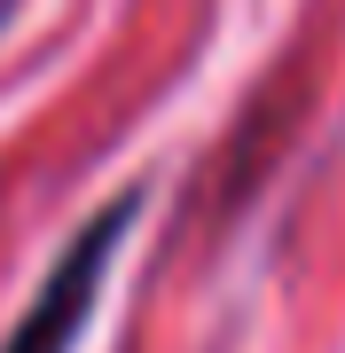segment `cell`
I'll use <instances>...</instances> for the list:
<instances>
[{
    "instance_id": "obj_1",
    "label": "cell",
    "mask_w": 345,
    "mask_h": 353,
    "mask_svg": "<svg viewBox=\"0 0 345 353\" xmlns=\"http://www.w3.org/2000/svg\"><path fill=\"white\" fill-rule=\"evenodd\" d=\"M141 204H103L87 228H79V243L63 259H55V275L39 283V299H32V314L8 330V345L0 353H71L79 345V330H87L94 314V299H103V275H110V259H118V243H126V228H134Z\"/></svg>"
}]
</instances>
